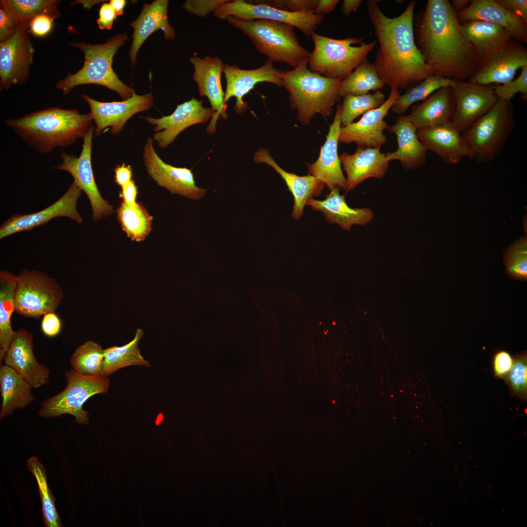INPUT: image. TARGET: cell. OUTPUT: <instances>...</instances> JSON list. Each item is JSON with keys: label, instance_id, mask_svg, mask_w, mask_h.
<instances>
[{"label": "cell", "instance_id": "obj_1", "mask_svg": "<svg viewBox=\"0 0 527 527\" xmlns=\"http://www.w3.org/2000/svg\"><path fill=\"white\" fill-rule=\"evenodd\" d=\"M413 23L416 45L433 75L466 81L473 74L479 60L448 0H428Z\"/></svg>", "mask_w": 527, "mask_h": 527}, {"label": "cell", "instance_id": "obj_2", "mask_svg": "<svg viewBox=\"0 0 527 527\" xmlns=\"http://www.w3.org/2000/svg\"><path fill=\"white\" fill-rule=\"evenodd\" d=\"M377 0H368L366 10L380 46L374 63L379 77L390 88L407 90L432 76L415 40L413 17L416 1L393 18L386 16Z\"/></svg>", "mask_w": 527, "mask_h": 527}, {"label": "cell", "instance_id": "obj_3", "mask_svg": "<svg viewBox=\"0 0 527 527\" xmlns=\"http://www.w3.org/2000/svg\"><path fill=\"white\" fill-rule=\"evenodd\" d=\"M93 121L90 112L53 107L7 120L5 124L35 150L48 153L83 138Z\"/></svg>", "mask_w": 527, "mask_h": 527}, {"label": "cell", "instance_id": "obj_4", "mask_svg": "<svg viewBox=\"0 0 527 527\" xmlns=\"http://www.w3.org/2000/svg\"><path fill=\"white\" fill-rule=\"evenodd\" d=\"M279 77L289 94L291 108L297 119L308 125L316 115L329 117L340 99L338 91L342 80L324 77L311 71L308 61L292 70H279Z\"/></svg>", "mask_w": 527, "mask_h": 527}, {"label": "cell", "instance_id": "obj_5", "mask_svg": "<svg viewBox=\"0 0 527 527\" xmlns=\"http://www.w3.org/2000/svg\"><path fill=\"white\" fill-rule=\"evenodd\" d=\"M128 39L125 34L119 33L102 44H90L83 42L71 43L70 45L82 51L84 62L78 71L68 73L65 78L57 82V88L66 95L75 86L94 84L115 91L123 100L131 98L134 89L119 79L112 66L114 55Z\"/></svg>", "mask_w": 527, "mask_h": 527}, {"label": "cell", "instance_id": "obj_6", "mask_svg": "<svg viewBox=\"0 0 527 527\" xmlns=\"http://www.w3.org/2000/svg\"><path fill=\"white\" fill-rule=\"evenodd\" d=\"M225 20L246 35L257 50L272 62H285L294 69L308 61L310 52L299 43L294 27L288 23L263 19L245 20L231 16Z\"/></svg>", "mask_w": 527, "mask_h": 527}, {"label": "cell", "instance_id": "obj_7", "mask_svg": "<svg viewBox=\"0 0 527 527\" xmlns=\"http://www.w3.org/2000/svg\"><path fill=\"white\" fill-rule=\"evenodd\" d=\"M314 49L310 53L308 66L312 72L325 77L344 80L366 59L377 41H362V38L348 37L335 39L315 31L311 37Z\"/></svg>", "mask_w": 527, "mask_h": 527}, {"label": "cell", "instance_id": "obj_8", "mask_svg": "<svg viewBox=\"0 0 527 527\" xmlns=\"http://www.w3.org/2000/svg\"><path fill=\"white\" fill-rule=\"evenodd\" d=\"M514 126V108L510 101L498 100L494 106L462 133L478 162L494 160L504 148Z\"/></svg>", "mask_w": 527, "mask_h": 527}, {"label": "cell", "instance_id": "obj_9", "mask_svg": "<svg viewBox=\"0 0 527 527\" xmlns=\"http://www.w3.org/2000/svg\"><path fill=\"white\" fill-rule=\"evenodd\" d=\"M65 378L64 389L44 400L39 414L44 418L69 414L78 423L86 425L89 423L88 412L83 408V405L90 397L107 392L109 380L106 376L84 375L73 369L65 372Z\"/></svg>", "mask_w": 527, "mask_h": 527}, {"label": "cell", "instance_id": "obj_10", "mask_svg": "<svg viewBox=\"0 0 527 527\" xmlns=\"http://www.w3.org/2000/svg\"><path fill=\"white\" fill-rule=\"evenodd\" d=\"M16 276L15 312L35 319L55 312L64 298V292L54 278L42 272L28 269Z\"/></svg>", "mask_w": 527, "mask_h": 527}, {"label": "cell", "instance_id": "obj_11", "mask_svg": "<svg viewBox=\"0 0 527 527\" xmlns=\"http://www.w3.org/2000/svg\"><path fill=\"white\" fill-rule=\"evenodd\" d=\"M95 127L91 125L82 138V147L79 156L62 151L60 154L62 162L55 168L69 173L73 178V182L86 194L92 207V217L96 222L113 214L114 210L113 206L101 197L94 177L91 152Z\"/></svg>", "mask_w": 527, "mask_h": 527}, {"label": "cell", "instance_id": "obj_12", "mask_svg": "<svg viewBox=\"0 0 527 527\" xmlns=\"http://www.w3.org/2000/svg\"><path fill=\"white\" fill-rule=\"evenodd\" d=\"M213 15L223 20L231 16L245 20L263 19L283 22L298 28L307 37H310L314 29L324 20V15L292 13L243 0H229L219 6Z\"/></svg>", "mask_w": 527, "mask_h": 527}, {"label": "cell", "instance_id": "obj_13", "mask_svg": "<svg viewBox=\"0 0 527 527\" xmlns=\"http://www.w3.org/2000/svg\"><path fill=\"white\" fill-rule=\"evenodd\" d=\"M494 84L453 80L450 86L455 105L452 122L462 133L488 112L498 101Z\"/></svg>", "mask_w": 527, "mask_h": 527}, {"label": "cell", "instance_id": "obj_14", "mask_svg": "<svg viewBox=\"0 0 527 527\" xmlns=\"http://www.w3.org/2000/svg\"><path fill=\"white\" fill-rule=\"evenodd\" d=\"M153 139L148 137L143 147V160L148 174L160 186L170 193L192 200H199L206 190L196 185L190 169L176 167L164 162L153 147Z\"/></svg>", "mask_w": 527, "mask_h": 527}, {"label": "cell", "instance_id": "obj_15", "mask_svg": "<svg viewBox=\"0 0 527 527\" xmlns=\"http://www.w3.org/2000/svg\"><path fill=\"white\" fill-rule=\"evenodd\" d=\"M82 98L89 105L97 136L109 127L111 135L119 133L130 118L150 108L153 101L151 93L139 95L135 91L131 98L122 101L101 102L85 94Z\"/></svg>", "mask_w": 527, "mask_h": 527}, {"label": "cell", "instance_id": "obj_16", "mask_svg": "<svg viewBox=\"0 0 527 527\" xmlns=\"http://www.w3.org/2000/svg\"><path fill=\"white\" fill-rule=\"evenodd\" d=\"M27 28H23L0 43V88L7 90L26 81L34 49Z\"/></svg>", "mask_w": 527, "mask_h": 527}, {"label": "cell", "instance_id": "obj_17", "mask_svg": "<svg viewBox=\"0 0 527 527\" xmlns=\"http://www.w3.org/2000/svg\"><path fill=\"white\" fill-rule=\"evenodd\" d=\"M400 95L398 89L391 87L387 99L382 106L366 112L358 122L341 127L339 142L355 143L365 147L381 148L387 140L383 132L388 125L384 118Z\"/></svg>", "mask_w": 527, "mask_h": 527}, {"label": "cell", "instance_id": "obj_18", "mask_svg": "<svg viewBox=\"0 0 527 527\" xmlns=\"http://www.w3.org/2000/svg\"><path fill=\"white\" fill-rule=\"evenodd\" d=\"M527 65V47L514 40L501 50L479 62L467 81L482 84H501L512 80L517 71Z\"/></svg>", "mask_w": 527, "mask_h": 527}, {"label": "cell", "instance_id": "obj_19", "mask_svg": "<svg viewBox=\"0 0 527 527\" xmlns=\"http://www.w3.org/2000/svg\"><path fill=\"white\" fill-rule=\"evenodd\" d=\"M81 190L72 182L66 192L48 207L29 214H16L5 221L0 228V239L12 234L42 225L57 217H68L78 223L82 218L77 209V201Z\"/></svg>", "mask_w": 527, "mask_h": 527}, {"label": "cell", "instance_id": "obj_20", "mask_svg": "<svg viewBox=\"0 0 527 527\" xmlns=\"http://www.w3.org/2000/svg\"><path fill=\"white\" fill-rule=\"evenodd\" d=\"M203 101L195 98L179 104L170 115L160 118L149 116L144 120L154 126L155 133L153 139L162 148L172 143L177 136L188 127L194 124L204 123L213 116L211 108L203 105Z\"/></svg>", "mask_w": 527, "mask_h": 527}, {"label": "cell", "instance_id": "obj_21", "mask_svg": "<svg viewBox=\"0 0 527 527\" xmlns=\"http://www.w3.org/2000/svg\"><path fill=\"white\" fill-rule=\"evenodd\" d=\"M194 67L193 79L196 82L201 96L208 99L213 112L210 123L206 128L209 134L216 131V123L219 117L226 120V104H224V93L221 84V74L223 63L218 57L206 56L203 59L194 56L189 59Z\"/></svg>", "mask_w": 527, "mask_h": 527}, {"label": "cell", "instance_id": "obj_22", "mask_svg": "<svg viewBox=\"0 0 527 527\" xmlns=\"http://www.w3.org/2000/svg\"><path fill=\"white\" fill-rule=\"evenodd\" d=\"M279 71L268 59L260 67L250 70L242 69L237 65L224 63L223 72L226 81L224 104H226L229 99L234 97L236 99L234 110L238 113L243 112L247 108V105L243 101V97L258 83L267 82L279 87L283 86L282 81L279 77Z\"/></svg>", "mask_w": 527, "mask_h": 527}, {"label": "cell", "instance_id": "obj_23", "mask_svg": "<svg viewBox=\"0 0 527 527\" xmlns=\"http://www.w3.org/2000/svg\"><path fill=\"white\" fill-rule=\"evenodd\" d=\"M340 115L341 104H339L318 159L313 163L306 164L308 175L314 176L324 183L330 191L335 188H342L347 191L346 180L343 173L338 154L341 128Z\"/></svg>", "mask_w": 527, "mask_h": 527}, {"label": "cell", "instance_id": "obj_24", "mask_svg": "<svg viewBox=\"0 0 527 527\" xmlns=\"http://www.w3.org/2000/svg\"><path fill=\"white\" fill-rule=\"evenodd\" d=\"M33 336L26 329L20 328L3 359L4 365L14 369L32 388L46 384L49 378L48 368L36 359Z\"/></svg>", "mask_w": 527, "mask_h": 527}, {"label": "cell", "instance_id": "obj_25", "mask_svg": "<svg viewBox=\"0 0 527 527\" xmlns=\"http://www.w3.org/2000/svg\"><path fill=\"white\" fill-rule=\"evenodd\" d=\"M417 134L427 150L447 163L455 164L463 158H471L466 139L452 122L417 130Z\"/></svg>", "mask_w": 527, "mask_h": 527}, {"label": "cell", "instance_id": "obj_26", "mask_svg": "<svg viewBox=\"0 0 527 527\" xmlns=\"http://www.w3.org/2000/svg\"><path fill=\"white\" fill-rule=\"evenodd\" d=\"M460 22L483 20L508 30L513 39L521 43L527 41V21L501 5L496 0H472L463 11L456 13Z\"/></svg>", "mask_w": 527, "mask_h": 527}, {"label": "cell", "instance_id": "obj_27", "mask_svg": "<svg viewBox=\"0 0 527 527\" xmlns=\"http://www.w3.org/2000/svg\"><path fill=\"white\" fill-rule=\"evenodd\" d=\"M341 163L346 175L347 191L356 187L367 179H382L387 172L389 162L380 148L358 146L350 154L345 152L339 156Z\"/></svg>", "mask_w": 527, "mask_h": 527}, {"label": "cell", "instance_id": "obj_28", "mask_svg": "<svg viewBox=\"0 0 527 527\" xmlns=\"http://www.w3.org/2000/svg\"><path fill=\"white\" fill-rule=\"evenodd\" d=\"M168 4L167 0H155L150 4L144 2L139 17L129 24L134 29L129 50L132 65L136 63L137 54L141 46L155 31L161 30L166 39L173 40L175 38L174 29L168 20Z\"/></svg>", "mask_w": 527, "mask_h": 527}, {"label": "cell", "instance_id": "obj_29", "mask_svg": "<svg viewBox=\"0 0 527 527\" xmlns=\"http://www.w3.org/2000/svg\"><path fill=\"white\" fill-rule=\"evenodd\" d=\"M253 161L271 166L284 180L293 196L294 205L291 216L294 219L299 220L302 217L308 201L320 195L325 185L312 175L300 176L284 170L264 148H260L255 153Z\"/></svg>", "mask_w": 527, "mask_h": 527}, {"label": "cell", "instance_id": "obj_30", "mask_svg": "<svg viewBox=\"0 0 527 527\" xmlns=\"http://www.w3.org/2000/svg\"><path fill=\"white\" fill-rule=\"evenodd\" d=\"M455 110L450 86H445L413 106L410 113L405 116L419 130L452 122Z\"/></svg>", "mask_w": 527, "mask_h": 527}, {"label": "cell", "instance_id": "obj_31", "mask_svg": "<svg viewBox=\"0 0 527 527\" xmlns=\"http://www.w3.org/2000/svg\"><path fill=\"white\" fill-rule=\"evenodd\" d=\"M339 191V188L332 189L324 200L311 198L306 205L310 206L314 211L323 213L329 223H337L347 231H349L354 224L365 225L372 220L374 214L371 209L350 207Z\"/></svg>", "mask_w": 527, "mask_h": 527}, {"label": "cell", "instance_id": "obj_32", "mask_svg": "<svg viewBox=\"0 0 527 527\" xmlns=\"http://www.w3.org/2000/svg\"><path fill=\"white\" fill-rule=\"evenodd\" d=\"M387 129L396 135L398 144L396 150L385 154L387 161L398 160L406 170L416 169L425 162L427 150L418 139L417 128L405 115L399 116Z\"/></svg>", "mask_w": 527, "mask_h": 527}, {"label": "cell", "instance_id": "obj_33", "mask_svg": "<svg viewBox=\"0 0 527 527\" xmlns=\"http://www.w3.org/2000/svg\"><path fill=\"white\" fill-rule=\"evenodd\" d=\"M463 33L479 62L496 53L513 39L506 29L483 20L460 22Z\"/></svg>", "mask_w": 527, "mask_h": 527}, {"label": "cell", "instance_id": "obj_34", "mask_svg": "<svg viewBox=\"0 0 527 527\" xmlns=\"http://www.w3.org/2000/svg\"><path fill=\"white\" fill-rule=\"evenodd\" d=\"M31 388V386L14 369L5 365H1L0 420L11 415L16 409L25 407L35 400L32 394Z\"/></svg>", "mask_w": 527, "mask_h": 527}, {"label": "cell", "instance_id": "obj_35", "mask_svg": "<svg viewBox=\"0 0 527 527\" xmlns=\"http://www.w3.org/2000/svg\"><path fill=\"white\" fill-rule=\"evenodd\" d=\"M17 276L3 270L0 271V360L4 356L13 340L15 331L11 323L15 311V296Z\"/></svg>", "mask_w": 527, "mask_h": 527}, {"label": "cell", "instance_id": "obj_36", "mask_svg": "<svg viewBox=\"0 0 527 527\" xmlns=\"http://www.w3.org/2000/svg\"><path fill=\"white\" fill-rule=\"evenodd\" d=\"M143 335V330L138 328L134 338L127 344L105 349L101 375L107 377L118 370L130 365L149 367L150 363L144 359L138 347L139 341Z\"/></svg>", "mask_w": 527, "mask_h": 527}, {"label": "cell", "instance_id": "obj_37", "mask_svg": "<svg viewBox=\"0 0 527 527\" xmlns=\"http://www.w3.org/2000/svg\"><path fill=\"white\" fill-rule=\"evenodd\" d=\"M385 87L374 63L366 59L348 77L342 80L338 95L340 98L347 95L361 96L368 94L369 91H375Z\"/></svg>", "mask_w": 527, "mask_h": 527}, {"label": "cell", "instance_id": "obj_38", "mask_svg": "<svg viewBox=\"0 0 527 527\" xmlns=\"http://www.w3.org/2000/svg\"><path fill=\"white\" fill-rule=\"evenodd\" d=\"M117 213L123 230L132 240L143 241L150 232L152 217L140 203L123 201Z\"/></svg>", "mask_w": 527, "mask_h": 527}, {"label": "cell", "instance_id": "obj_39", "mask_svg": "<svg viewBox=\"0 0 527 527\" xmlns=\"http://www.w3.org/2000/svg\"><path fill=\"white\" fill-rule=\"evenodd\" d=\"M27 466L30 472L35 477L38 485L45 526L47 527H62L60 517L55 507L56 499L47 484L45 467L36 456H32L29 459Z\"/></svg>", "mask_w": 527, "mask_h": 527}, {"label": "cell", "instance_id": "obj_40", "mask_svg": "<svg viewBox=\"0 0 527 527\" xmlns=\"http://www.w3.org/2000/svg\"><path fill=\"white\" fill-rule=\"evenodd\" d=\"M453 80L432 75L412 86L396 100L390 109L394 113L402 114L405 113L411 105L424 101L433 92L445 86H450Z\"/></svg>", "mask_w": 527, "mask_h": 527}, {"label": "cell", "instance_id": "obj_41", "mask_svg": "<svg viewBox=\"0 0 527 527\" xmlns=\"http://www.w3.org/2000/svg\"><path fill=\"white\" fill-rule=\"evenodd\" d=\"M104 354V349L100 345L92 341H87L76 349L71 356L70 364L73 369L81 374L100 375Z\"/></svg>", "mask_w": 527, "mask_h": 527}, {"label": "cell", "instance_id": "obj_42", "mask_svg": "<svg viewBox=\"0 0 527 527\" xmlns=\"http://www.w3.org/2000/svg\"><path fill=\"white\" fill-rule=\"evenodd\" d=\"M385 101V94L379 90L375 91L373 94L345 96L341 104V127L353 122L355 119L366 112L379 108Z\"/></svg>", "mask_w": 527, "mask_h": 527}, {"label": "cell", "instance_id": "obj_43", "mask_svg": "<svg viewBox=\"0 0 527 527\" xmlns=\"http://www.w3.org/2000/svg\"><path fill=\"white\" fill-rule=\"evenodd\" d=\"M5 1L29 28L31 20L39 15H48L55 19L61 16L57 9L60 0H5Z\"/></svg>", "mask_w": 527, "mask_h": 527}, {"label": "cell", "instance_id": "obj_44", "mask_svg": "<svg viewBox=\"0 0 527 527\" xmlns=\"http://www.w3.org/2000/svg\"><path fill=\"white\" fill-rule=\"evenodd\" d=\"M506 272L515 279H527V239L524 236L509 246L504 253Z\"/></svg>", "mask_w": 527, "mask_h": 527}, {"label": "cell", "instance_id": "obj_45", "mask_svg": "<svg viewBox=\"0 0 527 527\" xmlns=\"http://www.w3.org/2000/svg\"><path fill=\"white\" fill-rule=\"evenodd\" d=\"M29 27L25 25L5 0L0 2V41L3 42L20 30Z\"/></svg>", "mask_w": 527, "mask_h": 527}, {"label": "cell", "instance_id": "obj_46", "mask_svg": "<svg viewBox=\"0 0 527 527\" xmlns=\"http://www.w3.org/2000/svg\"><path fill=\"white\" fill-rule=\"evenodd\" d=\"M510 385L516 393L525 397L527 391V357L525 353L516 356L508 372Z\"/></svg>", "mask_w": 527, "mask_h": 527}, {"label": "cell", "instance_id": "obj_47", "mask_svg": "<svg viewBox=\"0 0 527 527\" xmlns=\"http://www.w3.org/2000/svg\"><path fill=\"white\" fill-rule=\"evenodd\" d=\"M494 90L498 100L510 101L517 93H520L523 98H527V65L521 68L520 75L515 79L501 84H494Z\"/></svg>", "mask_w": 527, "mask_h": 527}, {"label": "cell", "instance_id": "obj_48", "mask_svg": "<svg viewBox=\"0 0 527 527\" xmlns=\"http://www.w3.org/2000/svg\"><path fill=\"white\" fill-rule=\"evenodd\" d=\"M229 0H187L182 5L185 10L198 16L204 17L214 12L220 5Z\"/></svg>", "mask_w": 527, "mask_h": 527}, {"label": "cell", "instance_id": "obj_49", "mask_svg": "<svg viewBox=\"0 0 527 527\" xmlns=\"http://www.w3.org/2000/svg\"><path fill=\"white\" fill-rule=\"evenodd\" d=\"M54 19V17L48 15H39L31 20L29 26L30 30L36 36H46L51 30Z\"/></svg>", "mask_w": 527, "mask_h": 527}, {"label": "cell", "instance_id": "obj_50", "mask_svg": "<svg viewBox=\"0 0 527 527\" xmlns=\"http://www.w3.org/2000/svg\"><path fill=\"white\" fill-rule=\"evenodd\" d=\"M513 362V359L507 351L502 350L495 354L493 358V367L495 375L502 377L509 371Z\"/></svg>", "mask_w": 527, "mask_h": 527}, {"label": "cell", "instance_id": "obj_51", "mask_svg": "<svg viewBox=\"0 0 527 527\" xmlns=\"http://www.w3.org/2000/svg\"><path fill=\"white\" fill-rule=\"evenodd\" d=\"M41 330L45 335L53 337L58 335L61 328V323L55 312H50L43 316Z\"/></svg>", "mask_w": 527, "mask_h": 527}, {"label": "cell", "instance_id": "obj_52", "mask_svg": "<svg viewBox=\"0 0 527 527\" xmlns=\"http://www.w3.org/2000/svg\"><path fill=\"white\" fill-rule=\"evenodd\" d=\"M318 0H285V11L292 13H314Z\"/></svg>", "mask_w": 527, "mask_h": 527}, {"label": "cell", "instance_id": "obj_53", "mask_svg": "<svg viewBox=\"0 0 527 527\" xmlns=\"http://www.w3.org/2000/svg\"><path fill=\"white\" fill-rule=\"evenodd\" d=\"M117 14L109 2H104L99 10V17L97 20L101 30H110Z\"/></svg>", "mask_w": 527, "mask_h": 527}, {"label": "cell", "instance_id": "obj_54", "mask_svg": "<svg viewBox=\"0 0 527 527\" xmlns=\"http://www.w3.org/2000/svg\"><path fill=\"white\" fill-rule=\"evenodd\" d=\"M501 5L511 13L527 21V0H496Z\"/></svg>", "mask_w": 527, "mask_h": 527}, {"label": "cell", "instance_id": "obj_55", "mask_svg": "<svg viewBox=\"0 0 527 527\" xmlns=\"http://www.w3.org/2000/svg\"><path fill=\"white\" fill-rule=\"evenodd\" d=\"M132 168L130 165L123 163L115 169V182L122 187L132 180Z\"/></svg>", "mask_w": 527, "mask_h": 527}, {"label": "cell", "instance_id": "obj_56", "mask_svg": "<svg viewBox=\"0 0 527 527\" xmlns=\"http://www.w3.org/2000/svg\"><path fill=\"white\" fill-rule=\"evenodd\" d=\"M122 187L121 196L123 198V201L130 204L136 203V198L138 193L137 188L134 182L131 180L129 182Z\"/></svg>", "mask_w": 527, "mask_h": 527}, {"label": "cell", "instance_id": "obj_57", "mask_svg": "<svg viewBox=\"0 0 527 527\" xmlns=\"http://www.w3.org/2000/svg\"><path fill=\"white\" fill-rule=\"evenodd\" d=\"M338 0H318L315 11L317 15H324L332 12L339 2Z\"/></svg>", "mask_w": 527, "mask_h": 527}, {"label": "cell", "instance_id": "obj_58", "mask_svg": "<svg viewBox=\"0 0 527 527\" xmlns=\"http://www.w3.org/2000/svg\"><path fill=\"white\" fill-rule=\"evenodd\" d=\"M362 1V0H344L341 7L343 15L347 17L351 13L357 11Z\"/></svg>", "mask_w": 527, "mask_h": 527}, {"label": "cell", "instance_id": "obj_59", "mask_svg": "<svg viewBox=\"0 0 527 527\" xmlns=\"http://www.w3.org/2000/svg\"><path fill=\"white\" fill-rule=\"evenodd\" d=\"M470 2L468 0H452L450 3L454 12L458 13L467 8Z\"/></svg>", "mask_w": 527, "mask_h": 527}, {"label": "cell", "instance_id": "obj_60", "mask_svg": "<svg viewBox=\"0 0 527 527\" xmlns=\"http://www.w3.org/2000/svg\"><path fill=\"white\" fill-rule=\"evenodd\" d=\"M114 9L118 16L122 15L126 4L125 0H111L109 2Z\"/></svg>", "mask_w": 527, "mask_h": 527}, {"label": "cell", "instance_id": "obj_61", "mask_svg": "<svg viewBox=\"0 0 527 527\" xmlns=\"http://www.w3.org/2000/svg\"><path fill=\"white\" fill-rule=\"evenodd\" d=\"M79 2L82 3L83 7H87L90 9V7L94 4H96L101 2L100 0H93V1H85V0H79Z\"/></svg>", "mask_w": 527, "mask_h": 527}]
</instances>
